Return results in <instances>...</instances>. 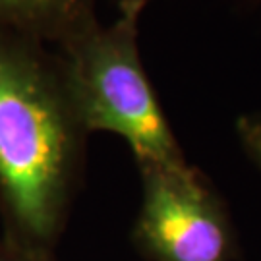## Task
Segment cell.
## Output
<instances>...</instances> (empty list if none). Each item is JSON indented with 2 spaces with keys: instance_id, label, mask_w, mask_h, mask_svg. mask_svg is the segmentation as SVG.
<instances>
[{
  "instance_id": "6",
  "label": "cell",
  "mask_w": 261,
  "mask_h": 261,
  "mask_svg": "<svg viewBox=\"0 0 261 261\" xmlns=\"http://www.w3.org/2000/svg\"><path fill=\"white\" fill-rule=\"evenodd\" d=\"M0 261H58L53 250H39L0 236Z\"/></svg>"
},
{
  "instance_id": "7",
  "label": "cell",
  "mask_w": 261,
  "mask_h": 261,
  "mask_svg": "<svg viewBox=\"0 0 261 261\" xmlns=\"http://www.w3.org/2000/svg\"><path fill=\"white\" fill-rule=\"evenodd\" d=\"M149 4V0H118V10H120V18L138 23L141 12Z\"/></svg>"
},
{
  "instance_id": "3",
  "label": "cell",
  "mask_w": 261,
  "mask_h": 261,
  "mask_svg": "<svg viewBox=\"0 0 261 261\" xmlns=\"http://www.w3.org/2000/svg\"><path fill=\"white\" fill-rule=\"evenodd\" d=\"M141 199L132 242L145 261H238L226 201L194 165H138Z\"/></svg>"
},
{
  "instance_id": "1",
  "label": "cell",
  "mask_w": 261,
  "mask_h": 261,
  "mask_svg": "<svg viewBox=\"0 0 261 261\" xmlns=\"http://www.w3.org/2000/svg\"><path fill=\"white\" fill-rule=\"evenodd\" d=\"M87 138L60 55L0 31V236L55 252L82 186Z\"/></svg>"
},
{
  "instance_id": "4",
  "label": "cell",
  "mask_w": 261,
  "mask_h": 261,
  "mask_svg": "<svg viewBox=\"0 0 261 261\" xmlns=\"http://www.w3.org/2000/svg\"><path fill=\"white\" fill-rule=\"evenodd\" d=\"M97 0H0V31L60 47L97 21Z\"/></svg>"
},
{
  "instance_id": "5",
  "label": "cell",
  "mask_w": 261,
  "mask_h": 261,
  "mask_svg": "<svg viewBox=\"0 0 261 261\" xmlns=\"http://www.w3.org/2000/svg\"><path fill=\"white\" fill-rule=\"evenodd\" d=\"M236 138L246 157L261 170V112H250L236 118Z\"/></svg>"
},
{
  "instance_id": "2",
  "label": "cell",
  "mask_w": 261,
  "mask_h": 261,
  "mask_svg": "<svg viewBox=\"0 0 261 261\" xmlns=\"http://www.w3.org/2000/svg\"><path fill=\"white\" fill-rule=\"evenodd\" d=\"M89 136L109 132L128 143L136 165H186L138 48V23L99 19L56 47Z\"/></svg>"
}]
</instances>
